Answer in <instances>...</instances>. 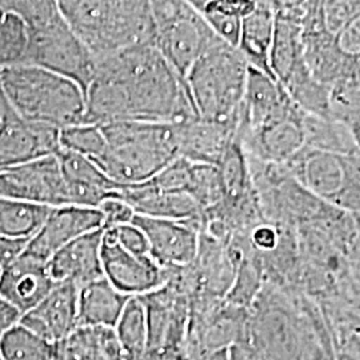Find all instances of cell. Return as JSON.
<instances>
[{"label":"cell","mask_w":360,"mask_h":360,"mask_svg":"<svg viewBox=\"0 0 360 360\" xmlns=\"http://www.w3.org/2000/svg\"><path fill=\"white\" fill-rule=\"evenodd\" d=\"M304 56L312 75L333 90L360 82V1H306Z\"/></svg>","instance_id":"2"},{"label":"cell","mask_w":360,"mask_h":360,"mask_svg":"<svg viewBox=\"0 0 360 360\" xmlns=\"http://www.w3.org/2000/svg\"><path fill=\"white\" fill-rule=\"evenodd\" d=\"M0 360H4L3 358H1V354H0Z\"/></svg>","instance_id":"43"},{"label":"cell","mask_w":360,"mask_h":360,"mask_svg":"<svg viewBox=\"0 0 360 360\" xmlns=\"http://www.w3.org/2000/svg\"><path fill=\"white\" fill-rule=\"evenodd\" d=\"M0 274H1V269H0Z\"/></svg>","instance_id":"44"},{"label":"cell","mask_w":360,"mask_h":360,"mask_svg":"<svg viewBox=\"0 0 360 360\" xmlns=\"http://www.w3.org/2000/svg\"><path fill=\"white\" fill-rule=\"evenodd\" d=\"M114 330L126 359L146 360L148 340L147 312L139 296L129 297Z\"/></svg>","instance_id":"30"},{"label":"cell","mask_w":360,"mask_h":360,"mask_svg":"<svg viewBox=\"0 0 360 360\" xmlns=\"http://www.w3.org/2000/svg\"><path fill=\"white\" fill-rule=\"evenodd\" d=\"M207 26L224 43L238 49L242 22L257 1H191Z\"/></svg>","instance_id":"27"},{"label":"cell","mask_w":360,"mask_h":360,"mask_svg":"<svg viewBox=\"0 0 360 360\" xmlns=\"http://www.w3.org/2000/svg\"><path fill=\"white\" fill-rule=\"evenodd\" d=\"M55 284L47 263L23 251L1 269L0 295L25 315L50 294Z\"/></svg>","instance_id":"19"},{"label":"cell","mask_w":360,"mask_h":360,"mask_svg":"<svg viewBox=\"0 0 360 360\" xmlns=\"http://www.w3.org/2000/svg\"><path fill=\"white\" fill-rule=\"evenodd\" d=\"M101 129L107 148L94 165L120 186L147 181L179 158L175 123L115 122Z\"/></svg>","instance_id":"6"},{"label":"cell","mask_w":360,"mask_h":360,"mask_svg":"<svg viewBox=\"0 0 360 360\" xmlns=\"http://www.w3.org/2000/svg\"><path fill=\"white\" fill-rule=\"evenodd\" d=\"M285 167L312 195L360 218V151L334 154L304 146Z\"/></svg>","instance_id":"8"},{"label":"cell","mask_w":360,"mask_h":360,"mask_svg":"<svg viewBox=\"0 0 360 360\" xmlns=\"http://www.w3.org/2000/svg\"><path fill=\"white\" fill-rule=\"evenodd\" d=\"M63 360H127L114 328L79 326L56 345Z\"/></svg>","instance_id":"26"},{"label":"cell","mask_w":360,"mask_h":360,"mask_svg":"<svg viewBox=\"0 0 360 360\" xmlns=\"http://www.w3.org/2000/svg\"><path fill=\"white\" fill-rule=\"evenodd\" d=\"M132 224L144 233L148 255L162 269L186 267L195 260L200 233L196 224L141 215L134 217Z\"/></svg>","instance_id":"14"},{"label":"cell","mask_w":360,"mask_h":360,"mask_svg":"<svg viewBox=\"0 0 360 360\" xmlns=\"http://www.w3.org/2000/svg\"><path fill=\"white\" fill-rule=\"evenodd\" d=\"M248 68L238 49L214 39L184 79L199 117L238 131Z\"/></svg>","instance_id":"7"},{"label":"cell","mask_w":360,"mask_h":360,"mask_svg":"<svg viewBox=\"0 0 360 360\" xmlns=\"http://www.w3.org/2000/svg\"><path fill=\"white\" fill-rule=\"evenodd\" d=\"M104 217V229L117 227L123 224L132 223V219L135 217L134 210L116 198H107L99 207Z\"/></svg>","instance_id":"36"},{"label":"cell","mask_w":360,"mask_h":360,"mask_svg":"<svg viewBox=\"0 0 360 360\" xmlns=\"http://www.w3.org/2000/svg\"><path fill=\"white\" fill-rule=\"evenodd\" d=\"M294 105L295 102L275 79L250 67L236 134L255 129Z\"/></svg>","instance_id":"22"},{"label":"cell","mask_w":360,"mask_h":360,"mask_svg":"<svg viewBox=\"0 0 360 360\" xmlns=\"http://www.w3.org/2000/svg\"><path fill=\"white\" fill-rule=\"evenodd\" d=\"M147 312L146 360H187L190 302L178 285L167 283L139 296Z\"/></svg>","instance_id":"10"},{"label":"cell","mask_w":360,"mask_h":360,"mask_svg":"<svg viewBox=\"0 0 360 360\" xmlns=\"http://www.w3.org/2000/svg\"><path fill=\"white\" fill-rule=\"evenodd\" d=\"M27 50V27L23 19L0 1V70L22 65Z\"/></svg>","instance_id":"32"},{"label":"cell","mask_w":360,"mask_h":360,"mask_svg":"<svg viewBox=\"0 0 360 360\" xmlns=\"http://www.w3.org/2000/svg\"><path fill=\"white\" fill-rule=\"evenodd\" d=\"M27 27V50L22 65H37L77 83L84 94L96 60L67 23L58 1H7Z\"/></svg>","instance_id":"4"},{"label":"cell","mask_w":360,"mask_h":360,"mask_svg":"<svg viewBox=\"0 0 360 360\" xmlns=\"http://www.w3.org/2000/svg\"><path fill=\"white\" fill-rule=\"evenodd\" d=\"M65 176L71 206L99 208L122 186L82 155L60 150L56 155Z\"/></svg>","instance_id":"21"},{"label":"cell","mask_w":360,"mask_h":360,"mask_svg":"<svg viewBox=\"0 0 360 360\" xmlns=\"http://www.w3.org/2000/svg\"><path fill=\"white\" fill-rule=\"evenodd\" d=\"M187 360H230V348L193 352L187 356Z\"/></svg>","instance_id":"40"},{"label":"cell","mask_w":360,"mask_h":360,"mask_svg":"<svg viewBox=\"0 0 360 360\" xmlns=\"http://www.w3.org/2000/svg\"><path fill=\"white\" fill-rule=\"evenodd\" d=\"M358 360H360V359H358Z\"/></svg>","instance_id":"45"},{"label":"cell","mask_w":360,"mask_h":360,"mask_svg":"<svg viewBox=\"0 0 360 360\" xmlns=\"http://www.w3.org/2000/svg\"><path fill=\"white\" fill-rule=\"evenodd\" d=\"M0 198L39 206H71L67 183L56 156L0 169Z\"/></svg>","instance_id":"11"},{"label":"cell","mask_w":360,"mask_h":360,"mask_svg":"<svg viewBox=\"0 0 360 360\" xmlns=\"http://www.w3.org/2000/svg\"><path fill=\"white\" fill-rule=\"evenodd\" d=\"M11 112H13V108L10 107V104L7 102L6 95H4V92L1 90V86H0V127L6 122V119L11 115Z\"/></svg>","instance_id":"41"},{"label":"cell","mask_w":360,"mask_h":360,"mask_svg":"<svg viewBox=\"0 0 360 360\" xmlns=\"http://www.w3.org/2000/svg\"><path fill=\"white\" fill-rule=\"evenodd\" d=\"M22 314L0 295V339L19 324Z\"/></svg>","instance_id":"37"},{"label":"cell","mask_w":360,"mask_h":360,"mask_svg":"<svg viewBox=\"0 0 360 360\" xmlns=\"http://www.w3.org/2000/svg\"><path fill=\"white\" fill-rule=\"evenodd\" d=\"M129 297L105 278L86 284L77 292V322L79 326L114 328Z\"/></svg>","instance_id":"25"},{"label":"cell","mask_w":360,"mask_h":360,"mask_svg":"<svg viewBox=\"0 0 360 360\" xmlns=\"http://www.w3.org/2000/svg\"><path fill=\"white\" fill-rule=\"evenodd\" d=\"M58 6L95 60L143 46H154L151 1L62 0Z\"/></svg>","instance_id":"3"},{"label":"cell","mask_w":360,"mask_h":360,"mask_svg":"<svg viewBox=\"0 0 360 360\" xmlns=\"http://www.w3.org/2000/svg\"><path fill=\"white\" fill-rule=\"evenodd\" d=\"M175 124L179 158L191 163L218 166L226 150L236 139V129L199 116Z\"/></svg>","instance_id":"23"},{"label":"cell","mask_w":360,"mask_h":360,"mask_svg":"<svg viewBox=\"0 0 360 360\" xmlns=\"http://www.w3.org/2000/svg\"><path fill=\"white\" fill-rule=\"evenodd\" d=\"M99 229H104V217L99 208L53 207L37 235L27 243L25 252L49 263L60 248Z\"/></svg>","instance_id":"16"},{"label":"cell","mask_w":360,"mask_h":360,"mask_svg":"<svg viewBox=\"0 0 360 360\" xmlns=\"http://www.w3.org/2000/svg\"><path fill=\"white\" fill-rule=\"evenodd\" d=\"M28 242L25 240H13V239H4L0 238V269L6 267L8 263H11L13 259L19 257Z\"/></svg>","instance_id":"38"},{"label":"cell","mask_w":360,"mask_h":360,"mask_svg":"<svg viewBox=\"0 0 360 360\" xmlns=\"http://www.w3.org/2000/svg\"><path fill=\"white\" fill-rule=\"evenodd\" d=\"M53 207L0 198V238L30 242Z\"/></svg>","instance_id":"28"},{"label":"cell","mask_w":360,"mask_h":360,"mask_svg":"<svg viewBox=\"0 0 360 360\" xmlns=\"http://www.w3.org/2000/svg\"><path fill=\"white\" fill-rule=\"evenodd\" d=\"M117 243L124 250L136 255H148V243L147 239L135 224L129 223L117 227H111Z\"/></svg>","instance_id":"35"},{"label":"cell","mask_w":360,"mask_h":360,"mask_svg":"<svg viewBox=\"0 0 360 360\" xmlns=\"http://www.w3.org/2000/svg\"><path fill=\"white\" fill-rule=\"evenodd\" d=\"M103 276L127 296H144L167 283L166 270L150 255H136L117 243L111 229H104L102 243Z\"/></svg>","instance_id":"13"},{"label":"cell","mask_w":360,"mask_h":360,"mask_svg":"<svg viewBox=\"0 0 360 360\" xmlns=\"http://www.w3.org/2000/svg\"><path fill=\"white\" fill-rule=\"evenodd\" d=\"M53 360H63L59 355H58V351H56V355H55V358H53Z\"/></svg>","instance_id":"42"},{"label":"cell","mask_w":360,"mask_h":360,"mask_svg":"<svg viewBox=\"0 0 360 360\" xmlns=\"http://www.w3.org/2000/svg\"><path fill=\"white\" fill-rule=\"evenodd\" d=\"M0 354L4 360H53L56 345L19 323L0 339Z\"/></svg>","instance_id":"31"},{"label":"cell","mask_w":360,"mask_h":360,"mask_svg":"<svg viewBox=\"0 0 360 360\" xmlns=\"http://www.w3.org/2000/svg\"><path fill=\"white\" fill-rule=\"evenodd\" d=\"M0 86L13 112L25 120L60 131L84 123L86 94L68 77L16 65L0 70Z\"/></svg>","instance_id":"5"},{"label":"cell","mask_w":360,"mask_h":360,"mask_svg":"<svg viewBox=\"0 0 360 360\" xmlns=\"http://www.w3.org/2000/svg\"><path fill=\"white\" fill-rule=\"evenodd\" d=\"M275 34V10L272 1H257L255 8L242 22L238 50L250 67L274 77L271 51Z\"/></svg>","instance_id":"24"},{"label":"cell","mask_w":360,"mask_h":360,"mask_svg":"<svg viewBox=\"0 0 360 360\" xmlns=\"http://www.w3.org/2000/svg\"><path fill=\"white\" fill-rule=\"evenodd\" d=\"M304 111L297 105L281 115L274 116L255 129L236 134L248 159L264 163L285 165L304 147Z\"/></svg>","instance_id":"12"},{"label":"cell","mask_w":360,"mask_h":360,"mask_svg":"<svg viewBox=\"0 0 360 360\" xmlns=\"http://www.w3.org/2000/svg\"><path fill=\"white\" fill-rule=\"evenodd\" d=\"M196 116L186 82L154 46L96 60L86 92V124L181 123Z\"/></svg>","instance_id":"1"},{"label":"cell","mask_w":360,"mask_h":360,"mask_svg":"<svg viewBox=\"0 0 360 360\" xmlns=\"http://www.w3.org/2000/svg\"><path fill=\"white\" fill-rule=\"evenodd\" d=\"M62 148L82 155L95 163L102 158L107 142L101 126L98 124H77L60 131Z\"/></svg>","instance_id":"33"},{"label":"cell","mask_w":360,"mask_h":360,"mask_svg":"<svg viewBox=\"0 0 360 360\" xmlns=\"http://www.w3.org/2000/svg\"><path fill=\"white\" fill-rule=\"evenodd\" d=\"M187 193L207 212L223 200L221 179L217 166L193 163Z\"/></svg>","instance_id":"34"},{"label":"cell","mask_w":360,"mask_h":360,"mask_svg":"<svg viewBox=\"0 0 360 360\" xmlns=\"http://www.w3.org/2000/svg\"><path fill=\"white\" fill-rule=\"evenodd\" d=\"M230 360H266L247 342L242 340L230 348Z\"/></svg>","instance_id":"39"},{"label":"cell","mask_w":360,"mask_h":360,"mask_svg":"<svg viewBox=\"0 0 360 360\" xmlns=\"http://www.w3.org/2000/svg\"><path fill=\"white\" fill-rule=\"evenodd\" d=\"M60 150V129L28 122L13 111L0 127V169L56 156Z\"/></svg>","instance_id":"15"},{"label":"cell","mask_w":360,"mask_h":360,"mask_svg":"<svg viewBox=\"0 0 360 360\" xmlns=\"http://www.w3.org/2000/svg\"><path fill=\"white\" fill-rule=\"evenodd\" d=\"M104 229L79 236L49 260L47 269L55 283H71L77 288L103 278L102 243Z\"/></svg>","instance_id":"20"},{"label":"cell","mask_w":360,"mask_h":360,"mask_svg":"<svg viewBox=\"0 0 360 360\" xmlns=\"http://www.w3.org/2000/svg\"><path fill=\"white\" fill-rule=\"evenodd\" d=\"M110 196L129 205L135 215L193 223L202 231L205 211L186 193H165L148 181L122 186Z\"/></svg>","instance_id":"17"},{"label":"cell","mask_w":360,"mask_h":360,"mask_svg":"<svg viewBox=\"0 0 360 360\" xmlns=\"http://www.w3.org/2000/svg\"><path fill=\"white\" fill-rule=\"evenodd\" d=\"M77 292L71 283H56L35 309L20 318V324L52 345H59L77 327Z\"/></svg>","instance_id":"18"},{"label":"cell","mask_w":360,"mask_h":360,"mask_svg":"<svg viewBox=\"0 0 360 360\" xmlns=\"http://www.w3.org/2000/svg\"><path fill=\"white\" fill-rule=\"evenodd\" d=\"M154 47L183 80L217 35L191 1H151Z\"/></svg>","instance_id":"9"},{"label":"cell","mask_w":360,"mask_h":360,"mask_svg":"<svg viewBox=\"0 0 360 360\" xmlns=\"http://www.w3.org/2000/svg\"><path fill=\"white\" fill-rule=\"evenodd\" d=\"M303 131L306 147L342 155L359 151L349 129L339 120L304 114Z\"/></svg>","instance_id":"29"}]
</instances>
